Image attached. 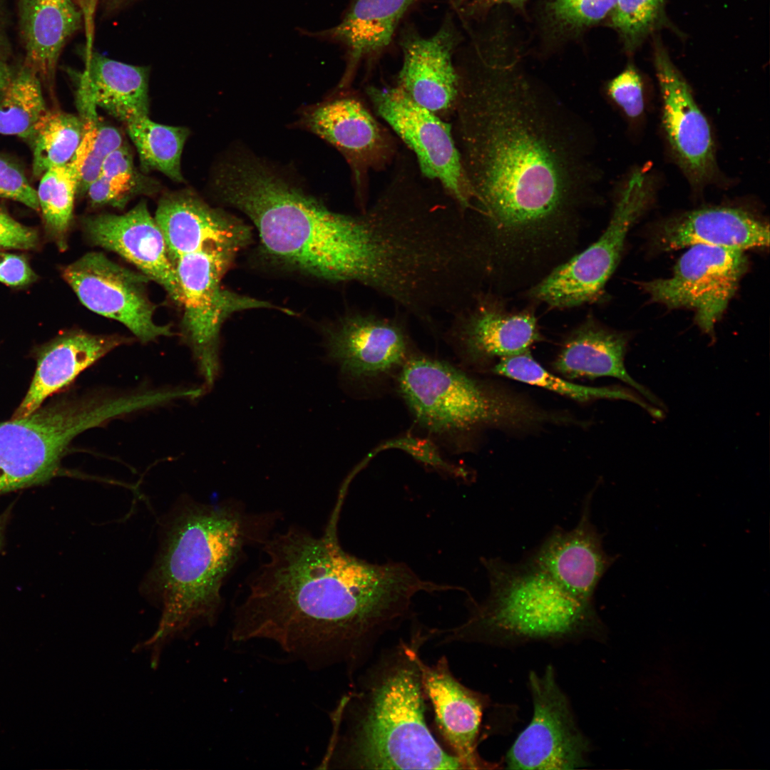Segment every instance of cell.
<instances>
[{"label":"cell","instance_id":"6da1fadb","mask_svg":"<svg viewBox=\"0 0 770 770\" xmlns=\"http://www.w3.org/2000/svg\"><path fill=\"white\" fill-rule=\"evenodd\" d=\"M456 106L463 163L491 241L537 234L595 180L588 133L520 66V50L476 53Z\"/></svg>","mask_w":770,"mask_h":770},{"label":"cell","instance_id":"7a4b0ae2","mask_svg":"<svg viewBox=\"0 0 770 770\" xmlns=\"http://www.w3.org/2000/svg\"><path fill=\"white\" fill-rule=\"evenodd\" d=\"M337 520L332 515L321 536L290 526L262 543L266 559L234 611L233 641L267 640L309 667L342 664L354 676L410 615L417 593L443 590L405 563H371L346 552Z\"/></svg>","mask_w":770,"mask_h":770},{"label":"cell","instance_id":"3957f363","mask_svg":"<svg viewBox=\"0 0 770 770\" xmlns=\"http://www.w3.org/2000/svg\"><path fill=\"white\" fill-rule=\"evenodd\" d=\"M428 631H416L383 650L331 714L321 769H463L438 743L426 721L419 650Z\"/></svg>","mask_w":770,"mask_h":770},{"label":"cell","instance_id":"277c9868","mask_svg":"<svg viewBox=\"0 0 770 770\" xmlns=\"http://www.w3.org/2000/svg\"><path fill=\"white\" fill-rule=\"evenodd\" d=\"M240 502H178L164 519L154 564L142 592L162 610L156 638L216 622L222 588L252 545H262L279 518Z\"/></svg>","mask_w":770,"mask_h":770},{"label":"cell","instance_id":"5b68a950","mask_svg":"<svg viewBox=\"0 0 770 770\" xmlns=\"http://www.w3.org/2000/svg\"><path fill=\"white\" fill-rule=\"evenodd\" d=\"M218 199L255 227L268 260L332 283H345L350 215L334 212L257 157L241 151L217 165Z\"/></svg>","mask_w":770,"mask_h":770},{"label":"cell","instance_id":"8992f818","mask_svg":"<svg viewBox=\"0 0 770 770\" xmlns=\"http://www.w3.org/2000/svg\"><path fill=\"white\" fill-rule=\"evenodd\" d=\"M489 592L461 625L435 629L440 643L560 639L593 630V602L573 596L527 558L510 563L481 558Z\"/></svg>","mask_w":770,"mask_h":770},{"label":"cell","instance_id":"52a82bcc","mask_svg":"<svg viewBox=\"0 0 770 770\" xmlns=\"http://www.w3.org/2000/svg\"><path fill=\"white\" fill-rule=\"evenodd\" d=\"M153 405L145 388L93 389L0 422V493L49 481L78 435Z\"/></svg>","mask_w":770,"mask_h":770},{"label":"cell","instance_id":"ba28073f","mask_svg":"<svg viewBox=\"0 0 770 770\" xmlns=\"http://www.w3.org/2000/svg\"><path fill=\"white\" fill-rule=\"evenodd\" d=\"M400 368L401 396L417 422L433 433L520 430L553 421V416L518 394L471 376L446 361L411 354Z\"/></svg>","mask_w":770,"mask_h":770},{"label":"cell","instance_id":"9c48e42d","mask_svg":"<svg viewBox=\"0 0 770 770\" xmlns=\"http://www.w3.org/2000/svg\"><path fill=\"white\" fill-rule=\"evenodd\" d=\"M236 252L214 248L183 255L174 262L183 307V337L191 349L205 388L219 373V334L232 314L272 304L240 295L221 285Z\"/></svg>","mask_w":770,"mask_h":770},{"label":"cell","instance_id":"30bf717a","mask_svg":"<svg viewBox=\"0 0 770 770\" xmlns=\"http://www.w3.org/2000/svg\"><path fill=\"white\" fill-rule=\"evenodd\" d=\"M652 195L650 178L635 171L605 231L586 250L559 265L531 289V297L553 307H572L597 299L614 272L627 232Z\"/></svg>","mask_w":770,"mask_h":770},{"label":"cell","instance_id":"8fae6325","mask_svg":"<svg viewBox=\"0 0 770 770\" xmlns=\"http://www.w3.org/2000/svg\"><path fill=\"white\" fill-rule=\"evenodd\" d=\"M366 93L378 115L414 152L421 173L439 183L461 209L475 210L473 190L451 125L415 103L398 86L369 87Z\"/></svg>","mask_w":770,"mask_h":770},{"label":"cell","instance_id":"7c38bea8","mask_svg":"<svg viewBox=\"0 0 770 770\" xmlns=\"http://www.w3.org/2000/svg\"><path fill=\"white\" fill-rule=\"evenodd\" d=\"M746 268L744 251L697 245L680 257L671 277L642 287L654 302L693 310L701 330L712 335Z\"/></svg>","mask_w":770,"mask_h":770},{"label":"cell","instance_id":"4fadbf2b","mask_svg":"<svg viewBox=\"0 0 770 770\" xmlns=\"http://www.w3.org/2000/svg\"><path fill=\"white\" fill-rule=\"evenodd\" d=\"M528 681L533 715L508 751L507 768L565 770L586 766L589 742L576 724L553 667L548 666L541 675L531 672Z\"/></svg>","mask_w":770,"mask_h":770},{"label":"cell","instance_id":"5bb4252c","mask_svg":"<svg viewBox=\"0 0 770 770\" xmlns=\"http://www.w3.org/2000/svg\"><path fill=\"white\" fill-rule=\"evenodd\" d=\"M62 276L85 307L120 322L141 342L174 334L170 326L155 322V307L146 290L150 279L142 272L92 252L66 266Z\"/></svg>","mask_w":770,"mask_h":770},{"label":"cell","instance_id":"9a60e30c","mask_svg":"<svg viewBox=\"0 0 770 770\" xmlns=\"http://www.w3.org/2000/svg\"><path fill=\"white\" fill-rule=\"evenodd\" d=\"M653 58L662 101V126L669 145L690 183L703 186L713 179L717 170L709 124L659 36L653 37Z\"/></svg>","mask_w":770,"mask_h":770},{"label":"cell","instance_id":"2e32d148","mask_svg":"<svg viewBox=\"0 0 770 770\" xmlns=\"http://www.w3.org/2000/svg\"><path fill=\"white\" fill-rule=\"evenodd\" d=\"M406 319L371 310H351L324 330L331 359L355 379L376 378L399 368L411 354Z\"/></svg>","mask_w":770,"mask_h":770},{"label":"cell","instance_id":"e0dca14e","mask_svg":"<svg viewBox=\"0 0 770 770\" xmlns=\"http://www.w3.org/2000/svg\"><path fill=\"white\" fill-rule=\"evenodd\" d=\"M297 126L336 148L353 173L361 210L366 208L364 183L370 169L386 164L393 143L387 133L356 97L339 96L302 108Z\"/></svg>","mask_w":770,"mask_h":770},{"label":"cell","instance_id":"ac0fdd59","mask_svg":"<svg viewBox=\"0 0 770 770\" xmlns=\"http://www.w3.org/2000/svg\"><path fill=\"white\" fill-rule=\"evenodd\" d=\"M592 498V493L585 498L573 528L556 527L525 557L569 593L588 602H593L602 578L617 559L605 552L603 534L591 520Z\"/></svg>","mask_w":770,"mask_h":770},{"label":"cell","instance_id":"d6986e66","mask_svg":"<svg viewBox=\"0 0 770 770\" xmlns=\"http://www.w3.org/2000/svg\"><path fill=\"white\" fill-rule=\"evenodd\" d=\"M83 227L97 246L120 255L150 279L161 285L181 304L179 280L164 237L145 202L122 215L101 214L86 218Z\"/></svg>","mask_w":770,"mask_h":770},{"label":"cell","instance_id":"ffe728a7","mask_svg":"<svg viewBox=\"0 0 770 770\" xmlns=\"http://www.w3.org/2000/svg\"><path fill=\"white\" fill-rule=\"evenodd\" d=\"M422 687L434 712L441 737L463 769H494L480 756L478 750L480 726L488 704L487 697L461 683L442 656L433 664L419 659Z\"/></svg>","mask_w":770,"mask_h":770},{"label":"cell","instance_id":"44dd1931","mask_svg":"<svg viewBox=\"0 0 770 770\" xmlns=\"http://www.w3.org/2000/svg\"><path fill=\"white\" fill-rule=\"evenodd\" d=\"M154 218L173 263L183 255L208 249L237 252L252 240L250 227L190 191L165 195Z\"/></svg>","mask_w":770,"mask_h":770},{"label":"cell","instance_id":"7402d4cb","mask_svg":"<svg viewBox=\"0 0 770 770\" xmlns=\"http://www.w3.org/2000/svg\"><path fill=\"white\" fill-rule=\"evenodd\" d=\"M457 37L448 26L435 34L404 36L398 87L419 106L443 117L456 109L459 76L453 62Z\"/></svg>","mask_w":770,"mask_h":770},{"label":"cell","instance_id":"603a6c76","mask_svg":"<svg viewBox=\"0 0 770 770\" xmlns=\"http://www.w3.org/2000/svg\"><path fill=\"white\" fill-rule=\"evenodd\" d=\"M452 317L448 337L463 355L474 362L523 353L540 339L532 314L502 313L479 294Z\"/></svg>","mask_w":770,"mask_h":770},{"label":"cell","instance_id":"cb8c5ba5","mask_svg":"<svg viewBox=\"0 0 770 770\" xmlns=\"http://www.w3.org/2000/svg\"><path fill=\"white\" fill-rule=\"evenodd\" d=\"M657 245L671 251L697 245L744 251L768 247L769 228L751 213L729 207H712L685 212L664 222Z\"/></svg>","mask_w":770,"mask_h":770},{"label":"cell","instance_id":"d4e9b609","mask_svg":"<svg viewBox=\"0 0 770 770\" xmlns=\"http://www.w3.org/2000/svg\"><path fill=\"white\" fill-rule=\"evenodd\" d=\"M130 341L120 335L93 334L83 331H73L57 337L39 353L29 391L12 419L31 414L41 407L47 397L69 385L85 369Z\"/></svg>","mask_w":770,"mask_h":770},{"label":"cell","instance_id":"484cf974","mask_svg":"<svg viewBox=\"0 0 770 770\" xmlns=\"http://www.w3.org/2000/svg\"><path fill=\"white\" fill-rule=\"evenodd\" d=\"M76 103L78 109L100 107L125 124L148 116V70L91 53L80 76Z\"/></svg>","mask_w":770,"mask_h":770},{"label":"cell","instance_id":"4316f807","mask_svg":"<svg viewBox=\"0 0 770 770\" xmlns=\"http://www.w3.org/2000/svg\"><path fill=\"white\" fill-rule=\"evenodd\" d=\"M627 338L594 323H586L566 339L553 366L568 379L599 377L617 379L639 392L654 406H664L659 399L628 374L625 365Z\"/></svg>","mask_w":770,"mask_h":770},{"label":"cell","instance_id":"83f0119b","mask_svg":"<svg viewBox=\"0 0 770 770\" xmlns=\"http://www.w3.org/2000/svg\"><path fill=\"white\" fill-rule=\"evenodd\" d=\"M417 0H355L342 21L317 35L344 44L347 66L339 88L348 86L359 63L385 49L408 9Z\"/></svg>","mask_w":770,"mask_h":770},{"label":"cell","instance_id":"f1b7e54d","mask_svg":"<svg viewBox=\"0 0 770 770\" xmlns=\"http://www.w3.org/2000/svg\"><path fill=\"white\" fill-rule=\"evenodd\" d=\"M26 50L25 64L51 81L67 40L78 29L81 12L73 0H17Z\"/></svg>","mask_w":770,"mask_h":770},{"label":"cell","instance_id":"f546056e","mask_svg":"<svg viewBox=\"0 0 770 770\" xmlns=\"http://www.w3.org/2000/svg\"><path fill=\"white\" fill-rule=\"evenodd\" d=\"M492 372L520 382L541 387L580 402L597 399H620L634 402L652 416L659 419L660 409L629 390L613 387H592L577 384L546 370L531 355L530 350L498 360Z\"/></svg>","mask_w":770,"mask_h":770},{"label":"cell","instance_id":"4dcf8cb0","mask_svg":"<svg viewBox=\"0 0 770 770\" xmlns=\"http://www.w3.org/2000/svg\"><path fill=\"white\" fill-rule=\"evenodd\" d=\"M80 116L47 110L36 122L28 139L33 152V173L41 175L49 168L68 163L83 135Z\"/></svg>","mask_w":770,"mask_h":770},{"label":"cell","instance_id":"1f68e13d","mask_svg":"<svg viewBox=\"0 0 770 770\" xmlns=\"http://www.w3.org/2000/svg\"><path fill=\"white\" fill-rule=\"evenodd\" d=\"M125 125L143 168L161 172L176 182L183 180L180 160L189 134L186 128L160 124L148 115Z\"/></svg>","mask_w":770,"mask_h":770},{"label":"cell","instance_id":"d6a6232c","mask_svg":"<svg viewBox=\"0 0 770 770\" xmlns=\"http://www.w3.org/2000/svg\"><path fill=\"white\" fill-rule=\"evenodd\" d=\"M46 111L40 77L24 63L0 89V134L28 140Z\"/></svg>","mask_w":770,"mask_h":770},{"label":"cell","instance_id":"836d02e7","mask_svg":"<svg viewBox=\"0 0 770 770\" xmlns=\"http://www.w3.org/2000/svg\"><path fill=\"white\" fill-rule=\"evenodd\" d=\"M617 0H544L540 25L548 41L565 43L609 16Z\"/></svg>","mask_w":770,"mask_h":770},{"label":"cell","instance_id":"e575fe53","mask_svg":"<svg viewBox=\"0 0 770 770\" xmlns=\"http://www.w3.org/2000/svg\"><path fill=\"white\" fill-rule=\"evenodd\" d=\"M77 190V175L70 162L48 169L41 175L36 190L46 229L63 249L66 246Z\"/></svg>","mask_w":770,"mask_h":770},{"label":"cell","instance_id":"d590c367","mask_svg":"<svg viewBox=\"0 0 770 770\" xmlns=\"http://www.w3.org/2000/svg\"><path fill=\"white\" fill-rule=\"evenodd\" d=\"M608 16L609 26L630 54L657 30L674 29L666 14L665 0H617Z\"/></svg>","mask_w":770,"mask_h":770},{"label":"cell","instance_id":"8d00e7d4","mask_svg":"<svg viewBox=\"0 0 770 770\" xmlns=\"http://www.w3.org/2000/svg\"><path fill=\"white\" fill-rule=\"evenodd\" d=\"M97 113L83 116L84 131L81 141L70 163L78 179V190L86 191L91 183L100 175L105 156L95 141V123Z\"/></svg>","mask_w":770,"mask_h":770},{"label":"cell","instance_id":"74e56055","mask_svg":"<svg viewBox=\"0 0 770 770\" xmlns=\"http://www.w3.org/2000/svg\"><path fill=\"white\" fill-rule=\"evenodd\" d=\"M610 98L630 118L639 117L644 111L643 84L633 65H628L611 79L606 86Z\"/></svg>","mask_w":770,"mask_h":770},{"label":"cell","instance_id":"f35d334b","mask_svg":"<svg viewBox=\"0 0 770 770\" xmlns=\"http://www.w3.org/2000/svg\"><path fill=\"white\" fill-rule=\"evenodd\" d=\"M0 197L18 201L39 210L36 190L14 162L0 155Z\"/></svg>","mask_w":770,"mask_h":770},{"label":"cell","instance_id":"ab89813d","mask_svg":"<svg viewBox=\"0 0 770 770\" xmlns=\"http://www.w3.org/2000/svg\"><path fill=\"white\" fill-rule=\"evenodd\" d=\"M135 184L99 175L88 186L86 192L93 205L115 206L127 200Z\"/></svg>","mask_w":770,"mask_h":770},{"label":"cell","instance_id":"60d3db41","mask_svg":"<svg viewBox=\"0 0 770 770\" xmlns=\"http://www.w3.org/2000/svg\"><path fill=\"white\" fill-rule=\"evenodd\" d=\"M38 242L34 229L21 225L0 208V248L29 250Z\"/></svg>","mask_w":770,"mask_h":770},{"label":"cell","instance_id":"b9f144b4","mask_svg":"<svg viewBox=\"0 0 770 770\" xmlns=\"http://www.w3.org/2000/svg\"><path fill=\"white\" fill-rule=\"evenodd\" d=\"M35 279V273L24 257L0 252V282L19 287L29 284Z\"/></svg>","mask_w":770,"mask_h":770},{"label":"cell","instance_id":"7bdbcfd3","mask_svg":"<svg viewBox=\"0 0 770 770\" xmlns=\"http://www.w3.org/2000/svg\"><path fill=\"white\" fill-rule=\"evenodd\" d=\"M100 175L135 184L132 155L124 143L106 157Z\"/></svg>","mask_w":770,"mask_h":770},{"label":"cell","instance_id":"ee69618b","mask_svg":"<svg viewBox=\"0 0 770 770\" xmlns=\"http://www.w3.org/2000/svg\"><path fill=\"white\" fill-rule=\"evenodd\" d=\"M527 0H458L462 9L468 15H476L489 11L494 7L503 5L523 9Z\"/></svg>","mask_w":770,"mask_h":770},{"label":"cell","instance_id":"f6af8a7d","mask_svg":"<svg viewBox=\"0 0 770 770\" xmlns=\"http://www.w3.org/2000/svg\"><path fill=\"white\" fill-rule=\"evenodd\" d=\"M350 228H351V227H350ZM349 236H350V235H349Z\"/></svg>","mask_w":770,"mask_h":770},{"label":"cell","instance_id":"bcb514c9","mask_svg":"<svg viewBox=\"0 0 770 770\" xmlns=\"http://www.w3.org/2000/svg\"><path fill=\"white\" fill-rule=\"evenodd\" d=\"M0 538H1V528H0Z\"/></svg>","mask_w":770,"mask_h":770}]
</instances>
